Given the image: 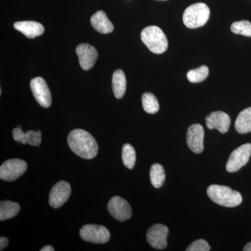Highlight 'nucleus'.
I'll return each mask as SVG.
<instances>
[{"label":"nucleus","instance_id":"b1692460","mask_svg":"<svg viewBox=\"0 0 251 251\" xmlns=\"http://www.w3.org/2000/svg\"><path fill=\"white\" fill-rule=\"evenodd\" d=\"M209 75V69L206 66L189 71L187 73V78L192 83H198L205 80Z\"/></svg>","mask_w":251,"mask_h":251},{"label":"nucleus","instance_id":"4be33fe9","mask_svg":"<svg viewBox=\"0 0 251 251\" xmlns=\"http://www.w3.org/2000/svg\"><path fill=\"white\" fill-rule=\"evenodd\" d=\"M122 161L124 165L128 169H133L134 168L136 161V153L135 149L130 144H125L122 148Z\"/></svg>","mask_w":251,"mask_h":251},{"label":"nucleus","instance_id":"6ab92c4d","mask_svg":"<svg viewBox=\"0 0 251 251\" xmlns=\"http://www.w3.org/2000/svg\"><path fill=\"white\" fill-rule=\"evenodd\" d=\"M235 128L241 134L251 132V107L244 109L239 114L235 122Z\"/></svg>","mask_w":251,"mask_h":251},{"label":"nucleus","instance_id":"423d86ee","mask_svg":"<svg viewBox=\"0 0 251 251\" xmlns=\"http://www.w3.org/2000/svg\"><path fill=\"white\" fill-rule=\"evenodd\" d=\"M80 235L86 242L105 244L110 240V232L106 227L99 225H86L81 228Z\"/></svg>","mask_w":251,"mask_h":251},{"label":"nucleus","instance_id":"393cba45","mask_svg":"<svg viewBox=\"0 0 251 251\" xmlns=\"http://www.w3.org/2000/svg\"><path fill=\"white\" fill-rule=\"evenodd\" d=\"M231 31L236 34L251 36V23L247 21H238L232 23L231 25Z\"/></svg>","mask_w":251,"mask_h":251},{"label":"nucleus","instance_id":"9b49d317","mask_svg":"<svg viewBox=\"0 0 251 251\" xmlns=\"http://www.w3.org/2000/svg\"><path fill=\"white\" fill-rule=\"evenodd\" d=\"M108 210L117 221H125L132 216L131 206L126 200L119 196L110 199L108 204Z\"/></svg>","mask_w":251,"mask_h":251},{"label":"nucleus","instance_id":"a211bd4d","mask_svg":"<svg viewBox=\"0 0 251 251\" xmlns=\"http://www.w3.org/2000/svg\"><path fill=\"white\" fill-rule=\"evenodd\" d=\"M112 90L117 99H122L126 90V78L125 73L121 69L115 71L112 75Z\"/></svg>","mask_w":251,"mask_h":251},{"label":"nucleus","instance_id":"a878e982","mask_svg":"<svg viewBox=\"0 0 251 251\" xmlns=\"http://www.w3.org/2000/svg\"><path fill=\"white\" fill-rule=\"evenodd\" d=\"M211 247L208 242L204 239H198L193 242L191 245L186 249V251H209Z\"/></svg>","mask_w":251,"mask_h":251},{"label":"nucleus","instance_id":"cd10ccee","mask_svg":"<svg viewBox=\"0 0 251 251\" xmlns=\"http://www.w3.org/2000/svg\"><path fill=\"white\" fill-rule=\"evenodd\" d=\"M54 248L51 247V246H46L41 249V251H54Z\"/></svg>","mask_w":251,"mask_h":251},{"label":"nucleus","instance_id":"4468645a","mask_svg":"<svg viewBox=\"0 0 251 251\" xmlns=\"http://www.w3.org/2000/svg\"><path fill=\"white\" fill-rule=\"evenodd\" d=\"M230 124V117L224 112H213L206 117L207 128L210 130L216 128L221 133H226L228 131Z\"/></svg>","mask_w":251,"mask_h":251},{"label":"nucleus","instance_id":"6e6552de","mask_svg":"<svg viewBox=\"0 0 251 251\" xmlns=\"http://www.w3.org/2000/svg\"><path fill=\"white\" fill-rule=\"evenodd\" d=\"M30 88L38 103L43 108H48L52 103L50 91L45 80L41 77L33 78L30 82Z\"/></svg>","mask_w":251,"mask_h":251},{"label":"nucleus","instance_id":"39448f33","mask_svg":"<svg viewBox=\"0 0 251 251\" xmlns=\"http://www.w3.org/2000/svg\"><path fill=\"white\" fill-rule=\"evenodd\" d=\"M27 165L21 159H10L0 167V178L6 181H12L21 177L26 171Z\"/></svg>","mask_w":251,"mask_h":251},{"label":"nucleus","instance_id":"aec40b11","mask_svg":"<svg viewBox=\"0 0 251 251\" xmlns=\"http://www.w3.org/2000/svg\"><path fill=\"white\" fill-rule=\"evenodd\" d=\"M21 210V206L17 202L11 201H1L0 203V220L12 219L15 217Z\"/></svg>","mask_w":251,"mask_h":251},{"label":"nucleus","instance_id":"c85d7f7f","mask_svg":"<svg viewBox=\"0 0 251 251\" xmlns=\"http://www.w3.org/2000/svg\"><path fill=\"white\" fill-rule=\"evenodd\" d=\"M243 251H251V242L248 243L247 245L244 247V249H243Z\"/></svg>","mask_w":251,"mask_h":251},{"label":"nucleus","instance_id":"412c9836","mask_svg":"<svg viewBox=\"0 0 251 251\" xmlns=\"http://www.w3.org/2000/svg\"><path fill=\"white\" fill-rule=\"evenodd\" d=\"M150 180L153 187L156 188H161L164 184L166 180V173L164 168L161 165H152L150 169Z\"/></svg>","mask_w":251,"mask_h":251},{"label":"nucleus","instance_id":"7ed1b4c3","mask_svg":"<svg viewBox=\"0 0 251 251\" xmlns=\"http://www.w3.org/2000/svg\"><path fill=\"white\" fill-rule=\"evenodd\" d=\"M141 39L153 53L162 54L168 49V42L166 34L157 26L145 28L141 32Z\"/></svg>","mask_w":251,"mask_h":251},{"label":"nucleus","instance_id":"f8f14e48","mask_svg":"<svg viewBox=\"0 0 251 251\" xmlns=\"http://www.w3.org/2000/svg\"><path fill=\"white\" fill-rule=\"evenodd\" d=\"M204 130L199 124L191 125L188 128L186 141L190 150L196 153H202L204 150Z\"/></svg>","mask_w":251,"mask_h":251},{"label":"nucleus","instance_id":"5701e85b","mask_svg":"<svg viewBox=\"0 0 251 251\" xmlns=\"http://www.w3.org/2000/svg\"><path fill=\"white\" fill-rule=\"evenodd\" d=\"M144 110L149 114H155L159 110L160 106L156 97L153 94L147 92L142 97Z\"/></svg>","mask_w":251,"mask_h":251},{"label":"nucleus","instance_id":"c756f323","mask_svg":"<svg viewBox=\"0 0 251 251\" xmlns=\"http://www.w3.org/2000/svg\"><path fill=\"white\" fill-rule=\"evenodd\" d=\"M161 1H165V0H161Z\"/></svg>","mask_w":251,"mask_h":251},{"label":"nucleus","instance_id":"2eb2a0df","mask_svg":"<svg viewBox=\"0 0 251 251\" xmlns=\"http://www.w3.org/2000/svg\"><path fill=\"white\" fill-rule=\"evenodd\" d=\"M14 139L18 143L29 144L31 146L39 147L42 140V133L41 130L34 131L29 130L27 133H24L21 130V126L14 128L12 131Z\"/></svg>","mask_w":251,"mask_h":251},{"label":"nucleus","instance_id":"1a4fd4ad","mask_svg":"<svg viewBox=\"0 0 251 251\" xmlns=\"http://www.w3.org/2000/svg\"><path fill=\"white\" fill-rule=\"evenodd\" d=\"M169 230L167 226L162 224H156L151 226L147 232V240L151 247L163 250L168 245Z\"/></svg>","mask_w":251,"mask_h":251},{"label":"nucleus","instance_id":"f257e3e1","mask_svg":"<svg viewBox=\"0 0 251 251\" xmlns=\"http://www.w3.org/2000/svg\"><path fill=\"white\" fill-rule=\"evenodd\" d=\"M67 140L71 150L81 158L92 159L98 153V144L94 137L85 130H73L68 135Z\"/></svg>","mask_w":251,"mask_h":251},{"label":"nucleus","instance_id":"dca6fc26","mask_svg":"<svg viewBox=\"0 0 251 251\" xmlns=\"http://www.w3.org/2000/svg\"><path fill=\"white\" fill-rule=\"evenodd\" d=\"M14 27L28 39H34L36 36L42 35L45 31L44 26L35 21H20L14 23Z\"/></svg>","mask_w":251,"mask_h":251},{"label":"nucleus","instance_id":"9d476101","mask_svg":"<svg viewBox=\"0 0 251 251\" xmlns=\"http://www.w3.org/2000/svg\"><path fill=\"white\" fill-rule=\"evenodd\" d=\"M72 188L65 181H60L53 186L49 195L50 205L54 209L60 207L70 198Z\"/></svg>","mask_w":251,"mask_h":251},{"label":"nucleus","instance_id":"bb28decb","mask_svg":"<svg viewBox=\"0 0 251 251\" xmlns=\"http://www.w3.org/2000/svg\"><path fill=\"white\" fill-rule=\"evenodd\" d=\"M9 244V240L7 238L1 237L0 238V250L2 251L5 248L7 247Z\"/></svg>","mask_w":251,"mask_h":251},{"label":"nucleus","instance_id":"20e7f679","mask_svg":"<svg viewBox=\"0 0 251 251\" xmlns=\"http://www.w3.org/2000/svg\"><path fill=\"white\" fill-rule=\"evenodd\" d=\"M210 9L204 3H196L191 5L185 10L183 21L189 29L202 27L209 21Z\"/></svg>","mask_w":251,"mask_h":251},{"label":"nucleus","instance_id":"f03ea898","mask_svg":"<svg viewBox=\"0 0 251 251\" xmlns=\"http://www.w3.org/2000/svg\"><path fill=\"white\" fill-rule=\"evenodd\" d=\"M206 192L213 202L226 207H235L242 202L240 193L228 186L211 185L208 187Z\"/></svg>","mask_w":251,"mask_h":251},{"label":"nucleus","instance_id":"f3484780","mask_svg":"<svg viewBox=\"0 0 251 251\" xmlns=\"http://www.w3.org/2000/svg\"><path fill=\"white\" fill-rule=\"evenodd\" d=\"M91 24L98 32L109 34L114 30L113 24L103 11H99L91 18Z\"/></svg>","mask_w":251,"mask_h":251},{"label":"nucleus","instance_id":"0eeeda50","mask_svg":"<svg viewBox=\"0 0 251 251\" xmlns=\"http://www.w3.org/2000/svg\"><path fill=\"white\" fill-rule=\"evenodd\" d=\"M251 155V144L247 143L232 151L226 164L228 173H235L247 164Z\"/></svg>","mask_w":251,"mask_h":251},{"label":"nucleus","instance_id":"ddd939ff","mask_svg":"<svg viewBox=\"0 0 251 251\" xmlns=\"http://www.w3.org/2000/svg\"><path fill=\"white\" fill-rule=\"evenodd\" d=\"M76 53L79 63L83 70L92 69L98 58V51L88 44H82L77 46Z\"/></svg>","mask_w":251,"mask_h":251}]
</instances>
